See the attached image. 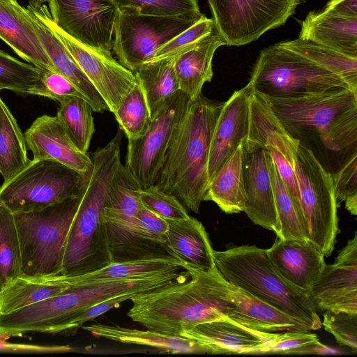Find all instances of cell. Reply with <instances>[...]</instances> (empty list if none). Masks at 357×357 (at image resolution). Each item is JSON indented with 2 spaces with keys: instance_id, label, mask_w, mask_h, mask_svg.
<instances>
[{
  "instance_id": "cell-31",
  "label": "cell",
  "mask_w": 357,
  "mask_h": 357,
  "mask_svg": "<svg viewBox=\"0 0 357 357\" xmlns=\"http://www.w3.org/2000/svg\"><path fill=\"white\" fill-rule=\"evenodd\" d=\"M185 270L173 257L137 259L112 263L88 273L68 276L71 286L119 280L146 279Z\"/></svg>"
},
{
  "instance_id": "cell-26",
  "label": "cell",
  "mask_w": 357,
  "mask_h": 357,
  "mask_svg": "<svg viewBox=\"0 0 357 357\" xmlns=\"http://www.w3.org/2000/svg\"><path fill=\"white\" fill-rule=\"evenodd\" d=\"M225 42L217 29L196 46L178 55L175 59V71L179 89L190 101L202 94L206 82H211L213 75L212 61L216 50Z\"/></svg>"
},
{
  "instance_id": "cell-9",
  "label": "cell",
  "mask_w": 357,
  "mask_h": 357,
  "mask_svg": "<svg viewBox=\"0 0 357 357\" xmlns=\"http://www.w3.org/2000/svg\"><path fill=\"white\" fill-rule=\"evenodd\" d=\"M87 176L61 163L33 159L0 186V203L13 213L38 211L78 196Z\"/></svg>"
},
{
  "instance_id": "cell-34",
  "label": "cell",
  "mask_w": 357,
  "mask_h": 357,
  "mask_svg": "<svg viewBox=\"0 0 357 357\" xmlns=\"http://www.w3.org/2000/svg\"><path fill=\"white\" fill-rule=\"evenodd\" d=\"M175 59L146 62L133 73L143 89L151 119L180 91Z\"/></svg>"
},
{
  "instance_id": "cell-24",
  "label": "cell",
  "mask_w": 357,
  "mask_h": 357,
  "mask_svg": "<svg viewBox=\"0 0 357 357\" xmlns=\"http://www.w3.org/2000/svg\"><path fill=\"white\" fill-rule=\"evenodd\" d=\"M232 297L235 307L228 318L247 328L268 333L311 331L304 323L234 285Z\"/></svg>"
},
{
  "instance_id": "cell-54",
  "label": "cell",
  "mask_w": 357,
  "mask_h": 357,
  "mask_svg": "<svg viewBox=\"0 0 357 357\" xmlns=\"http://www.w3.org/2000/svg\"><path fill=\"white\" fill-rule=\"evenodd\" d=\"M47 2V0H29L27 8L37 10L40 8L43 4Z\"/></svg>"
},
{
  "instance_id": "cell-2",
  "label": "cell",
  "mask_w": 357,
  "mask_h": 357,
  "mask_svg": "<svg viewBox=\"0 0 357 357\" xmlns=\"http://www.w3.org/2000/svg\"><path fill=\"white\" fill-rule=\"evenodd\" d=\"M264 98L288 133L331 176L357 155L356 91L298 99Z\"/></svg>"
},
{
  "instance_id": "cell-44",
  "label": "cell",
  "mask_w": 357,
  "mask_h": 357,
  "mask_svg": "<svg viewBox=\"0 0 357 357\" xmlns=\"http://www.w3.org/2000/svg\"><path fill=\"white\" fill-rule=\"evenodd\" d=\"M143 206L165 220H182L190 215L184 206L172 195L153 186L141 189Z\"/></svg>"
},
{
  "instance_id": "cell-53",
  "label": "cell",
  "mask_w": 357,
  "mask_h": 357,
  "mask_svg": "<svg viewBox=\"0 0 357 357\" xmlns=\"http://www.w3.org/2000/svg\"><path fill=\"white\" fill-rule=\"evenodd\" d=\"M342 350L333 348L321 343L319 341L306 349L303 354L338 355L345 354Z\"/></svg>"
},
{
  "instance_id": "cell-30",
  "label": "cell",
  "mask_w": 357,
  "mask_h": 357,
  "mask_svg": "<svg viewBox=\"0 0 357 357\" xmlns=\"http://www.w3.org/2000/svg\"><path fill=\"white\" fill-rule=\"evenodd\" d=\"M28 12L37 36L54 69L79 89L93 112L101 113L109 111L103 99L60 39L43 22L31 12Z\"/></svg>"
},
{
  "instance_id": "cell-13",
  "label": "cell",
  "mask_w": 357,
  "mask_h": 357,
  "mask_svg": "<svg viewBox=\"0 0 357 357\" xmlns=\"http://www.w3.org/2000/svg\"><path fill=\"white\" fill-rule=\"evenodd\" d=\"M26 9L43 22L60 39L81 70L114 113L137 79L134 73L114 59L111 52L89 47L63 31L52 21L47 5L37 10Z\"/></svg>"
},
{
  "instance_id": "cell-1",
  "label": "cell",
  "mask_w": 357,
  "mask_h": 357,
  "mask_svg": "<svg viewBox=\"0 0 357 357\" xmlns=\"http://www.w3.org/2000/svg\"><path fill=\"white\" fill-rule=\"evenodd\" d=\"M183 266L185 275L133 296L127 316L146 329L172 336L202 323L229 319L235 307L233 285L216 266L210 270Z\"/></svg>"
},
{
  "instance_id": "cell-36",
  "label": "cell",
  "mask_w": 357,
  "mask_h": 357,
  "mask_svg": "<svg viewBox=\"0 0 357 357\" xmlns=\"http://www.w3.org/2000/svg\"><path fill=\"white\" fill-rule=\"evenodd\" d=\"M279 44L336 74L352 91L357 92V58L350 57L330 47L299 37Z\"/></svg>"
},
{
  "instance_id": "cell-37",
  "label": "cell",
  "mask_w": 357,
  "mask_h": 357,
  "mask_svg": "<svg viewBox=\"0 0 357 357\" xmlns=\"http://www.w3.org/2000/svg\"><path fill=\"white\" fill-rule=\"evenodd\" d=\"M270 169L278 220L277 237L307 240L301 208L280 176L273 159Z\"/></svg>"
},
{
  "instance_id": "cell-56",
  "label": "cell",
  "mask_w": 357,
  "mask_h": 357,
  "mask_svg": "<svg viewBox=\"0 0 357 357\" xmlns=\"http://www.w3.org/2000/svg\"><path fill=\"white\" fill-rule=\"evenodd\" d=\"M198 1V0H197Z\"/></svg>"
},
{
  "instance_id": "cell-25",
  "label": "cell",
  "mask_w": 357,
  "mask_h": 357,
  "mask_svg": "<svg viewBox=\"0 0 357 357\" xmlns=\"http://www.w3.org/2000/svg\"><path fill=\"white\" fill-rule=\"evenodd\" d=\"M165 220L168 225L166 245L174 257L183 264L204 270L215 266L214 250L201 222L191 216L182 220Z\"/></svg>"
},
{
  "instance_id": "cell-7",
  "label": "cell",
  "mask_w": 357,
  "mask_h": 357,
  "mask_svg": "<svg viewBox=\"0 0 357 357\" xmlns=\"http://www.w3.org/2000/svg\"><path fill=\"white\" fill-rule=\"evenodd\" d=\"M248 84L266 98L280 99L304 98L351 89L336 74L279 43L261 52Z\"/></svg>"
},
{
  "instance_id": "cell-48",
  "label": "cell",
  "mask_w": 357,
  "mask_h": 357,
  "mask_svg": "<svg viewBox=\"0 0 357 357\" xmlns=\"http://www.w3.org/2000/svg\"><path fill=\"white\" fill-rule=\"evenodd\" d=\"M43 80L45 89V98L59 103L71 97L86 100L73 82L55 69L44 70Z\"/></svg>"
},
{
  "instance_id": "cell-51",
  "label": "cell",
  "mask_w": 357,
  "mask_h": 357,
  "mask_svg": "<svg viewBox=\"0 0 357 357\" xmlns=\"http://www.w3.org/2000/svg\"><path fill=\"white\" fill-rule=\"evenodd\" d=\"M10 337L0 333V352L8 353H66L73 348L66 346H39L26 344L11 343L7 341Z\"/></svg>"
},
{
  "instance_id": "cell-17",
  "label": "cell",
  "mask_w": 357,
  "mask_h": 357,
  "mask_svg": "<svg viewBox=\"0 0 357 357\" xmlns=\"http://www.w3.org/2000/svg\"><path fill=\"white\" fill-rule=\"evenodd\" d=\"M24 135L33 159L57 162L84 176L91 172V156L75 146L56 116L36 118Z\"/></svg>"
},
{
  "instance_id": "cell-8",
  "label": "cell",
  "mask_w": 357,
  "mask_h": 357,
  "mask_svg": "<svg viewBox=\"0 0 357 357\" xmlns=\"http://www.w3.org/2000/svg\"><path fill=\"white\" fill-rule=\"evenodd\" d=\"M79 199L80 194L40 210L14 213L22 275H61L65 242Z\"/></svg>"
},
{
  "instance_id": "cell-23",
  "label": "cell",
  "mask_w": 357,
  "mask_h": 357,
  "mask_svg": "<svg viewBox=\"0 0 357 357\" xmlns=\"http://www.w3.org/2000/svg\"><path fill=\"white\" fill-rule=\"evenodd\" d=\"M0 39L22 59L43 70L54 69L26 8L0 0Z\"/></svg>"
},
{
  "instance_id": "cell-41",
  "label": "cell",
  "mask_w": 357,
  "mask_h": 357,
  "mask_svg": "<svg viewBox=\"0 0 357 357\" xmlns=\"http://www.w3.org/2000/svg\"><path fill=\"white\" fill-rule=\"evenodd\" d=\"M114 114L128 140L139 139L146 132L151 119L143 89L137 81Z\"/></svg>"
},
{
  "instance_id": "cell-38",
  "label": "cell",
  "mask_w": 357,
  "mask_h": 357,
  "mask_svg": "<svg viewBox=\"0 0 357 357\" xmlns=\"http://www.w3.org/2000/svg\"><path fill=\"white\" fill-rule=\"evenodd\" d=\"M44 70L0 49V90L45 97Z\"/></svg>"
},
{
  "instance_id": "cell-6",
  "label": "cell",
  "mask_w": 357,
  "mask_h": 357,
  "mask_svg": "<svg viewBox=\"0 0 357 357\" xmlns=\"http://www.w3.org/2000/svg\"><path fill=\"white\" fill-rule=\"evenodd\" d=\"M213 255L217 268L229 283L304 323L311 331L321 328L318 310L308 292L280 276L266 249L245 245L214 250Z\"/></svg>"
},
{
  "instance_id": "cell-16",
  "label": "cell",
  "mask_w": 357,
  "mask_h": 357,
  "mask_svg": "<svg viewBox=\"0 0 357 357\" xmlns=\"http://www.w3.org/2000/svg\"><path fill=\"white\" fill-rule=\"evenodd\" d=\"M317 309L357 313V232L308 290Z\"/></svg>"
},
{
  "instance_id": "cell-47",
  "label": "cell",
  "mask_w": 357,
  "mask_h": 357,
  "mask_svg": "<svg viewBox=\"0 0 357 357\" xmlns=\"http://www.w3.org/2000/svg\"><path fill=\"white\" fill-rule=\"evenodd\" d=\"M319 341L318 336L310 331L276 333L261 354H303L306 349Z\"/></svg>"
},
{
  "instance_id": "cell-52",
  "label": "cell",
  "mask_w": 357,
  "mask_h": 357,
  "mask_svg": "<svg viewBox=\"0 0 357 357\" xmlns=\"http://www.w3.org/2000/svg\"><path fill=\"white\" fill-rule=\"evenodd\" d=\"M324 10L342 17H357V0H330Z\"/></svg>"
},
{
  "instance_id": "cell-15",
  "label": "cell",
  "mask_w": 357,
  "mask_h": 357,
  "mask_svg": "<svg viewBox=\"0 0 357 357\" xmlns=\"http://www.w3.org/2000/svg\"><path fill=\"white\" fill-rule=\"evenodd\" d=\"M52 21L89 47L111 52L118 8L111 0H47Z\"/></svg>"
},
{
  "instance_id": "cell-11",
  "label": "cell",
  "mask_w": 357,
  "mask_h": 357,
  "mask_svg": "<svg viewBox=\"0 0 357 357\" xmlns=\"http://www.w3.org/2000/svg\"><path fill=\"white\" fill-rule=\"evenodd\" d=\"M202 13L181 16L141 15L118 9L112 49L118 61L134 73L149 61L157 50L199 20Z\"/></svg>"
},
{
  "instance_id": "cell-22",
  "label": "cell",
  "mask_w": 357,
  "mask_h": 357,
  "mask_svg": "<svg viewBox=\"0 0 357 357\" xmlns=\"http://www.w3.org/2000/svg\"><path fill=\"white\" fill-rule=\"evenodd\" d=\"M249 109V131L244 150L273 147L294 167L298 142L284 128L267 100L252 91Z\"/></svg>"
},
{
  "instance_id": "cell-28",
  "label": "cell",
  "mask_w": 357,
  "mask_h": 357,
  "mask_svg": "<svg viewBox=\"0 0 357 357\" xmlns=\"http://www.w3.org/2000/svg\"><path fill=\"white\" fill-rule=\"evenodd\" d=\"M81 328L96 337L123 344L151 347L166 353L211 354L208 348L197 341L180 336L167 335L149 329L143 331L102 324L82 326Z\"/></svg>"
},
{
  "instance_id": "cell-18",
  "label": "cell",
  "mask_w": 357,
  "mask_h": 357,
  "mask_svg": "<svg viewBox=\"0 0 357 357\" xmlns=\"http://www.w3.org/2000/svg\"><path fill=\"white\" fill-rule=\"evenodd\" d=\"M252 91L247 84L222 103L211 139L208 162L209 181L248 137Z\"/></svg>"
},
{
  "instance_id": "cell-5",
  "label": "cell",
  "mask_w": 357,
  "mask_h": 357,
  "mask_svg": "<svg viewBox=\"0 0 357 357\" xmlns=\"http://www.w3.org/2000/svg\"><path fill=\"white\" fill-rule=\"evenodd\" d=\"M183 272L71 286L56 296L6 314L5 324L10 334L15 337L27 333L56 334L69 331L71 322L95 304L120 295L155 289L176 280Z\"/></svg>"
},
{
  "instance_id": "cell-50",
  "label": "cell",
  "mask_w": 357,
  "mask_h": 357,
  "mask_svg": "<svg viewBox=\"0 0 357 357\" xmlns=\"http://www.w3.org/2000/svg\"><path fill=\"white\" fill-rule=\"evenodd\" d=\"M133 294H124L107 298L98 303L76 317L70 324V329L74 330L81 327L84 323L94 319L107 312L113 307H118L121 303L130 300Z\"/></svg>"
},
{
  "instance_id": "cell-4",
  "label": "cell",
  "mask_w": 357,
  "mask_h": 357,
  "mask_svg": "<svg viewBox=\"0 0 357 357\" xmlns=\"http://www.w3.org/2000/svg\"><path fill=\"white\" fill-rule=\"evenodd\" d=\"M222 106L202 94L189 102L152 185L196 213L209 182L211 143Z\"/></svg>"
},
{
  "instance_id": "cell-40",
  "label": "cell",
  "mask_w": 357,
  "mask_h": 357,
  "mask_svg": "<svg viewBox=\"0 0 357 357\" xmlns=\"http://www.w3.org/2000/svg\"><path fill=\"white\" fill-rule=\"evenodd\" d=\"M21 275L20 248L14 213L0 203V289Z\"/></svg>"
},
{
  "instance_id": "cell-33",
  "label": "cell",
  "mask_w": 357,
  "mask_h": 357,
  "mask_svg": "<svg viewBox=\"0 0 357 357\" xmlns=\"http://www.w3.org/2000/svg\"><path fill=\"white\" fill-rule=\"evenodd\" d=\"M141 187L123 165L118 169L107 192L103 209L107 228L118 229L135 221L143 207Z\"/></svg>"
},
{
  "instance_id": "cell-39",
  "label": "cell",
  "mask_w": 357,
  "mask_h": 357,
  "mask_svg": "<svg viewBox=\"0 0 357 357\" xmlns=\"http://www.w3.org/2000/svg\"><path fill=\"white\" fill-rule=\"evenodd\" d=\"M56 117L75 146L87 153L95 132L92 107L86 100L68 98L59 103Z\"/></svg>"
},
{
  "instance_id": "cell-3",
  "label": "cell",
  "mask_w": 357,
  "mask_h": 357,
  "mask_svg": "<svg viewBox=\"0 0 357 357\" xmlns=\"http://www.w3.org/2000/svg\"><path fill=\"white\" fill-rule=\"evenodd\" d=\"M123 131L91 156L93 167L80 193L79 204L65 242L61 275L88 273L112 263L103 209L114 177L121 165Z\"/></svg>"
},
{
  "instance_id": "cell-27",
  "label": "cell",
  "mask_w": 357,
  "mask_h": 357,
  "mask_svg": "<svg viewBox=\"0 0 357 357\" xmlns=\"http://www.w3.org/2000/svg\"><path fill=\"white\" fill-rule=\"evenodd\" d=\"M299 38L357 58V17H342L324 10L312 11L302 22Z\"/></svg>"
},
{
  "instance_id": "cell-55",
  "label": "cell",
  "mask_w": 357,
  "mask_h": 357,
  "mask_svg": "<svg viewBox=\"0 0 357 357\" xmlns=\"http://www.w3.org/2000/svg\"><path fill=\"white\" fill-rule=\"evenodd\" d=\"M3 1L10 3H12V4H14V5H17V6L20 5L17 0H3Z\"/></svg>"
},
{
  "instance_id": "cell-12",
  "label": "cell",
  "mask_w": 357,
  "mask_h": 357,
  "mask_svg": "<svg viewBox=\"0 0 357 357\" xmlns=\"http://www.w3.org/2000/svg\"><path fill=\"white\" fill-rule=\"evenodd\" d=\"M225 45L241 46L284 24L301 0H207Z\"/></svg>"
},
{
  "instance_id": "cell-57",
  "label": "cell",
  "mask_w": 357,
  "mask_h": 357,
  "mask_svg": "<svg viewBox=\"0 0 357 357\" xmlns=\"http://www.w3.org/2000/svg\"><path fill=\"white\" fill-rule=\"evenodd\" d=\"M0 91H1V90H0Z\"/></svg>"
},
{
  "instance_id": "cell-42",
  "label": "cell",
  "mask_w": 357,
  "mask_h": 357,
  "mask_svg": "<svg viewBox=\"0 0 357 357\" xmlns=\"http://www.w3.org/2000/svg\"><path fill=\"white\" fill-rule=\"evenodd\" d=\"M118 9L126 8L141 15L181 16L200 13L197 0H111Z\"/></svg>"
},
{
  "instance_id": "cell-45",
  "label": "cell",
  "mask_w": 357,
  "mask_h": 357,
  "mask_svg": "<svg viewBox=\"0 0 357 357\" xmlns=\"http://www.w3.org/2000/svg\"><path fill=\"white\" fill-rule=\"evenodd\" d=\"M321 326L342 346L357 350V313L326 310Z\"/></svg>"
},
{
  "instance_id": "cell-32",
  "label": "cell",
  "mask_w": 357,
  "mask_h": 357,
  "mask_svg": "<svg viewBox=\"0 0 357 357\" xmlns=\"http://www.w3.org/2000/svg\"><path fill=\"white\" fill-rule=\"evenodd\" d=\"M70 287L66 275H20L0 289V314L50 298Z\"/></svg>"
},
{
  "instance_id": "cell-20",
  "label": "cell",
  "mask_w": 357,
  "mask_h": 357,
  "mask_svg": "<svg viewBox=\"0 0 357 357\" xmlns=\"http://www.w3.org/2000/svg\"><path fill=\"white\" fill-rule=\"evenodd\" d=\"M271 160L266 149L244 150L246 200L243 212L255 225L276 233L278 220L270 169Z\"/></svg>"
},
{
  "instance_id": "cell-35",
  "label": "cell",
  "mask_w": 357,
  "mask_h": 357,
  "mask_svg": "<svg viewBox=\"0 0 357 357\" xmlns=\"http://www.w3.org/2000/svg\"><path fill=\"white\" fill-rule=\"evenodd\" d=\"M29 161L24 135L0 96V174L3 181L14 176Z\"/></svg>"
},
{
  "instance_id": "cell-21",
  "label": "cell",
  "mask_w": 357,
  "mask_h": 357,
  "mask_svg": "<svg viewBox=\"0 0 357 357\" xmlns=\"http://www.w3.org/2000/svg\"><path fill=\"white\" fill-rule=\"evenodd\" d=\"M266 253L282 278L307 292L326 265L323 252L308 240L277 238Z\"/></svg>"
},
{
  "instance_id": "cell-49",
  "label": "cell",
  "mask_w": 357,
  "mask_h": 357,
  "mask_svg": "<svg viewBox=\"0 0 357 357\" xmlns=\"http://www.w3.org/2000/svg\"><path fill=\"white\" fill-rule=\"evenodd\" d=\"M266 150L271 155L280 176L286 187L301 206L298 183L294 167L275 149L268 146Z\"/></svg>"
},
{
  "instance_id": "cell-19",
  "label": "cell",
  "mask_w": 357,
  "mask_h": 357,
  "mask_svg": "<svg viewBox=\"0 0 357 357\" xmlns=\"http://www.w3.org/2000/svg\"><path fill=\"white\" fill-rule=\"evenodd\" d=\"M275 335L222 319L183 331L180 337L199 342L208 348L211 354H261Z\"/></svg>"
},
{
  "instance_id": "cell-29",
  "label": "cell",
  "mask_w": 357,
  "mask_h": 357,
  "mask_svg": "<svg viewBox=\"0 0 357 357\" xmlns=\"http://www.w3.org/2000/svg\"><path fill=\"white\" fill-rule=\"evenodd\" d=\"M244 140L210 179L204 201H212L226 213L243 212L246 195L244 185Z\"/></svg>"
},
{
  "instance_id": "cell-14",
  "label": "cell",
  "mask_w": 357,
  "mask_h": 357,
  "mask_svg": "<svg viewBox=\"0 0 357 357\" xmlns=\"http://www.w3.org/2000/svg\"><path fill=\"white\" fill-rule=\"evenodd\" d=\"M189 102L184 93L178 91L151 119L143 136L135 140H128L123 165L142 189L153 185Z\"/></svg>"
},
{
  "instance_id": "cell-43",
  "label": "cell",
  "mask_w": 357,
  "mask_h": 357,
  "mask_svg": "<svg viewBox=\"0 0 357 357\" xmlns=\"http://www.w3.org/2000/svg\"><path fill=\"white\" fill-rule=\"evenodd\" d=\"M214 28L215 23L213 19L204 16L197 22L159 47L147 62L178 56L196 46L208 36Z\"/></svg>"
},
{
  "instance_id": "cell-46",
  "label": "cell",
  "mask_w": 357,
  "mask_h": 357,
  "mask_svg": "<svg viewBox=\"0 0 357 357\" xmlns=\"http://www.w3.org/2000/svg\"><path fill=\"white\" fill-rule=\"evenodd\" d=\"M337 202H343L346 209L357 214V155L350 159L331 176Z\"/></svg>"
},
{
  "instance_id": "cell-10",
  "label": "cell",
  "mask_w": 357,
  "mask_h": 357,
  "mask_svg": "<svg viewBox=\"0 0 357 357\" xmlns=\"http://www.w3.org/2000/svg\"><path fill=\"white\" fill-rule=\"evenodd\" d=\"M307 240L329 257L338 232L337 202L331 175L298 144L294 166Z\"/></svg>"
}]
</instances>
